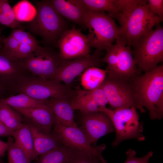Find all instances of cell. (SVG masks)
<instances>
[{
    "label": "cell",
    "instance_id": "cell-3",
    "mask_svg": "<svg viewBox=\"0 0 163 163\" xmlns=\"http://www.w3.org/2000/svg\"><path fill=\"white\" fill-rule=\"evenodd\" d=\"M84 24L88 30L87 36L90 48L101 51L106 50L123 33L113 18L104 12L85 10Z\"/></svg>",
    "mask_w": 163,
    "mask_h": 163
},
{
    "label": "cell",
    "instance_id": "cell-2",
    "mask_svg": "<svg viewBox=\"0 0 163 163\" xmlns=\"http://www.w3.org/2000/svg\"><path fill=\"white\" fill-rule=\"evenodd\" d=\"M37 14L28 25L29 30L40 37L48 45L56 43L67 29V24L64 18L57 12L50 0L36 2Z\"/></svg>",
    "mask_w": 163,
    "mask_h": 163
},
{
    "label": "cell",
    "instance_id": "cell-40",
    "mask_svg": "<svg viewBox=\"0 0 163 163\" xmlns=\"http://www.w3.org/2000/svg\"><path fill=\"white\" fill-rule=\"evenodd\" d=\"M3 28V26L2 25H0V44H2L3 40L4 38L2 37V34Z\"/></svg>",
    "mask_w": 163,
    "mask_h": 163
},
{
    "label": "cell",
    "instance_id": "cell-18",
    "mask_svg": "<svg viewBox=\"0 0 163 163\" xmlns=\"http://www.w3.org/2000/svg\"><path fill=\"white\" fill-rule=\"evenodd\" d=\"M27 123L32 133L34 150L37 157L62 145L51 133L44 132L32 123Z\"/></svg>",
    "mask_w": 163,
    "mask_h": 163
},
{
    "label": "cell",
    "instance_id": "cell-35",
    "mask_svg": "<svg viewBox=\"0 0 163 163\" xmlns=\"http://www.w3.org/2000/svg\"><path fill=\"white\" fill-rule=\"evenodd\" d=\"M153 154V152L151 151L143 157H137L136 156V152L129 149L126 153L127 158L124 163H148Z\"/></svg>",
    "mask_w": 163,
    "mask_h": 163
},
{
    "label": "cell",
    "instance_id": "cell-27",
    "mask_svg": "<svg viewBox=\"0 0 163 163\" xmlns=\"http://www.w3.org/2000/svg\"><path fill=\"white\" fill-rule=\"evenodd\" d=\"M22 118L20 114L7 104L0 101V121L14 132L21 125Z\"/></svg>",
    "mask_w": 163,
    "mask_h": 163
},
{
    "label": "cell",
    "instance_id": "cell-16",
    "mask_svg": "<svg viewBox=\"0 0 163 163\" xmlns=\"http://www.w3.org/2000/svg\"><path fill=\"white\" fill-rule=\"evenodd\" d=\"M12 108L30 121L42 131L51 133L56 120L51 110L47 104L33 108Z\"/></svg>",
    "mask_w": 163,
    "mask_h": 163
},
{
    "label": "cell",
    "instance_id": "cell-29",
    "mask_svg": "<svg viewBox=\"0 0 163 163\" xmlns=\"http://www.w3.org/2000/svg\"><path fill=\"white\" fill-rule=\"evenodd\" d=\"M72 148L62 145L40 156L36 163H67Z\"/></svg>",
    "mask_w": 163,
    "mask_h": 163
},
{
    "label": "cell",
    "instance_id": "cell-20",
    "mask_svg": "<svg viewBox=\"0 0 163 163\" xmlns=\"http://www.w3.org/2000/svg\"><path fill=\"white\" fill-rule=\"evenodd\" d=\"M106 146L100 145L91 151L72 149L67 163H107L102 155Z\"/></svg>",
    "mask_w": 163,
    "mask_h": 163
},
{
    "label": "cell",
    "instance_id": "cell-14",
    "mask_svg": "<svg viewBox=\"0 0 163 163\" xmlns=\"http://www.w3.org/2000/svg\"><path fill=\"white\" fill-rule=\"evenodd\" d=\"M115 45L117 50V60L115 69L111 74L107 75L131 81L141 74L134 61L130 47L122 35L117 37Z\"/></svg>",
    "mask_w": 163,
    "mask_h": 163
},
{
    "label": "cell",
    "instance_id": "cell-23",
    "mask_svg": "<svg viewBox=\"0 0 163 163\" xmlns=\"http://www.w3.org/2000/svg\"><path fill=\"white\" fill-rule=\"evenodd\" d=\"M107 70L99 67H93L88 68L82 73L81 84L85 91H91L99 87L106 77Z\"/></svg>",
    "mask_w": 163,
    "mask_h": 163
},
{
    "label": "cell",
    "instance_id": "cell-6",
    "mask_svg": "<svg viewBox=\"0 0 163 163\" xmlns=\"http://www.w3.org/2000/svg\"><path fill=\"white\" fill-rule=\"evenodd\" d=\"M72 91L69 85L55 80H46L29 74L20 82L15 94H25L41 101L61 97H70Z\"/></svg>",
    "mask_w": 163,
    "mask_h": 163
},
{
    "label": "cell",
    "instance_id": "cell-24",
    "mask_svg": "<svg viewBox=\"0 0 163 163\" xmlns=\"http://www.w3.org/2000/svg\"><path fill=\"white\" fill-rule=\"evenodd\" d=\"M71 106L75 110L85 113L99 111L100 107L85 90H79L75 97L71 99Z\"/></svg>",
    "mask_w": 163,
    "mask_h": 163
},
{
    "label": "cell",
    "instance_id": "cell-39",
    "mask_svg": "<svg viewBox=\"0 0 163 163\" xmlns=\"http://www.w3.org/2000/svg\"><path fill=\"white\" fill-rule=\"evenodd\" d=\"M8 145L7 142H4L0 139V152L4 155L7 150Z\"/></svg>",
    "mask_w": 163,
    "mask_h": 163
},
{
    "label": "cell",
    "instance_id": "cell-38",
    "mask_svg": "<svg viewBox=\"0 0 163 163\" xmlns=\"http://www.w3.org/2000/svg\"><path fill=\"white\" fill-rule=\"evenodd\" d=\"M12 95L9 90L0 82V98H5Z\"/></svg>",
    "mask_w": 163,
    "mask_h": 163
},
{
    "label": "cell",
    "instance_id": "cell-5",
    "mask_svg": "<svg viewBox=\"0 0 163 163\" xmlns=\"http://www.w3.org/2000/svg\"><path fill=\"white\" fill-rule=\"evenodd\" d=\"M99 111L105 113L114 126L116 136L111 144L113 147L127 139H134L139 142L145 140L142 134L143 123L139 121V115L134 107L112 109L105 107L100 108Z\"/></svg>",
    "mask_w": 163,
    "mask_h": 163
},
{
    "label": "cell",
    "instance_id": "cell-25",
    "mask_svg": "<svg viewBox=\"0 0 163 163\" xmlns=\"http://www.w3.org/2000/svg\"><path fill=\"white\" fill-rule=\"evenodd\" d=\"M0 101L13 108H30L40 107L46 104V100L34 99L23 93H19L3 98Z\"/></svg>",
    "mask_w": 163,
    "mask_h": 163
},
{
    "label": "cell",
    "instance_id": "cell-32",
    "mask_svg": "<svg viewBox=\"0 0 163 163\" xmlns=\"http://www.w3.org/2000/svg\"><path fill=\"white\" fill-rule=\"evenodd\" d=\"M7 142L8 163H30L27 155L15 143L12 136L8 137Z\"/></svg>",
    "mask_w": 163,
    "mask_h": 163
},
{
    "label": "cell",
    "instance_id": "cell-17",
    "mask_svg": "<svg viewBox=\"0 0 163 163\" xmlns=\"http://www.w3.org/2000/svg\"><path fill=\"white\" fill-rule=\"evenodd\" d=\"M47 105L53 112L56 121L66 126L76 127L74 111L69 97L51 98L46 100Z\"/></svg>",
    "mask_w": 163,
    "mask_h": 163
},
{
    "label": "cell",
    "instance_id": "cell-42",
    "mask_svg": "<svg viewBox=\"0 0 163 163\" xmlns=\"http://www.w3.org/2000/svg\"><path fill=\"white\" fill-rule=\"evenodd\" d=\"M0 163H5L2 160H0Z\"/></svg>",
    "mask_w": 163,
    "mask_h": 163
},
{
    "label": "cell",
    "instance_id": "cell-37",
    "mask_svg": "<svg viewBox=\"0 0 163 163\" xmlns=\"http://www.w3.org/2000/svg\"><path fill=\"white\" fill-rule=\"evenodd\" d=\"M14 132L7 128L0 121V137L12 136Z\"/></svg>",
    "mask_w": 163,
    "mask_h": 163
},
{
    "label": "cell",
    "instance_id": "cell-36",
    "mask_svg": "<svg viewBox=\"0 0 163 163\" xmlns=\"http://www.w3.org/2000/svg\"><path fill=\"white\" fill-rule=\"evenodd\" d=\"M147 5L150 12L163 19V0H149Z\"/></svg>",
    "mask_w": 163,
    "mask_h": 163
},
{
    "label": "cell",
    "instance_id": "cell-13",
    "mask_svg": "<svg viewBox=\"0 0 163 163\" xmlns=\"http://www.w3.org/2000/svg\"><path fill=\"white\" fill-rule=\"evenodd\" d=\"M0 44V82L14 95L20 81L29 74L21 66L18 59L5 52Z\"/></svg>",
    "mask_w": 163,
    "mask_h": 163
},
{
    "label": "cell",
    "instance_id": "cell-30",
    "mask_svg": "<svg viewBox=\"0 0 163 163\" xmlns=\"http://www.w3.org/2000/svg\"><path fill=\"white\" fill-rule=\"evenodd\" d=\"M12 9L16 19L20 22H30L34 20L37 14L35 7L26 0L19 2Z\"/></svg>",
    "mask_w": 163,
    "mask_h": 163
},
{
    "label": "cell",
    "instance_id": "cell-8",
    "mask_svg": "<svg viewBox=\"0 0 163 163\" xmlns=\"http://www.w3.org/2000/svg\"><path fill=\"white\" fill-rule=\"evenodd\" d=\"M100 86L104 90L109 104L114 109L132 107L141 113L145 110L138 103L131 81L107 74Z\"/></svg>",
    "mask_w": 163,
    "mask_h": 163
},
{
    "label": "cell",
    "instance_id": "cell-28",
    "mask_svg": "<svg viewBox=\"0 0 163 163\" xmlns=\"http://www.w3.org/2000/svg\"><path fill=\"white\" fill-rule=\"evenodd\" d=\"M140 0H114L117 8L112 15L118 21L120 27H124L128 18L138 5Z\"/></svg>",
    "mask_w": 163,
    "mask_h": 163
},
{
    "label": "cell",
    "instance_id": "cell-19",
    "mask_svg": "<svg viewBox=\"0 0 163 163\" xmlns=\"http://www.w3.org/2000/svg\"><path fill=\"white\" fill-rule=\"evenodd\" d=\"M59 14L65 18L85 28L84 17L85 10L72 0H50Z\"/></svg>",
    "mask_w": 163,
    "mask_h": 163
},
{
    "label": "cell",
    "instance_id": "cell-22",
    "mask_svg": "<svg viewBox=\"0 0 163 163\" xmlns=\"http://www.w3.org/2000/svg\"><path fill=\"white\" fill-rule=\"evenodd\" d=\"M11 35L19 43V48L16 55L18 58H24L36 51L39 46V42L30 33L24 30L14 29Z\"/></svg>",
    "mask_w": 163,
    "mask_h": 163
},
{
    "label": "cell",
    "instance_id": "cell-15",
    "mask_svg": "<svg viewBox=\"0 0 163 163\" xmlns=\"http://www.w3.org/2000/svg\"><path fill=\"white\" fill-rule=\"evenodd\" d=\"M51 133L62 145L73 149L91 151L95 147L91 145L83 131L78 126H66L56 121Z\"/></svg>",
    "mask_w": 163,
    "mask_h": 163
},
{
    "label": "cell",
    "instance_id": "cell-41",
    "mask_svg": "<svg viewBox=\"0 0 163 163\" xmlns=\"http://www.w3.org/2000/svg\"><path fill=\"white\" fill-rule=\"evenodd\" d=\"M4 155L2 153L0 152V158L3 155Z\"/></svg>",
    "mask_w": 163,
    "mask_h": 163
},
{
    "label": "cell",
    "instance_id": "cell-31",
    "mask_svg": "<svg viewBox=\"0 0 163 163\" xmlns=\"http://www.w3.org/2000/svg\"><path fill=\"white\" fill-rule=\"evenodd\" d=\"M0 24L14 29H24L16 19L12 8L7 0H0Z\"/></svg>",
    "mask_w": 163,
    "mask_h": 163
},
{
    "label": "cell",
    "instance_id": "cell-34",
    "mask_svg": "<svg viewBox=\"0 0 163 163\" xmlns=\"http://www.w3.org/2000/svg\"><path fill=\"white\" fill-rule=\"evenodd\" d=\"M2 44V48L5 52L16 57L19 43L15 38L10 34L7 37L3 38Z\"/></svg>",
    "mask_w": 163,
    "mask_h": 163
},
{
    "label": "cell",
    "instance_id": "cell-7",
    "mask_svg": "<svg viewBox=\"0 0 163 163\" xmlns=\"http://www.w3.org/2000/svg\"><path fill=\"white\" fill-rule=\"evenodd\" d=\"M18 59L22 68L29 74L48 80L53 79L62 61L59 53L52 47L40 45L34 52Z\"/></svg>",
    "mask_w": 163,
    "mask_h": 163
},
{
    "label": "cell",
    "instance_id": "cell-33",
    "mask_svg": "<svg viewBox=\"0 0 163 163\" xmlns=\"http://www.w3.org/2000/svg\"><path fill=\"white\" fill-rule=\"evenodd\" d=\"M90 97L96 103L100 108L104 107L108 104L105 94L100 86L91 91H86Z\"/></svg>",
    "mask_w": 163,
    "mask_h": 163
},
{
    "label": "cell",
    "instance_id": "cell-11",
    "mask_svg": "<svg viewBox=\"0 0 163 163\" xmlns=\"http://www.w3.org/2000/svg\"><path fill=\"white\" fill-rule=\"evenodd\" d=\"M102 51L97 49L84 57L62 61L58 67L53 79L69 85L74 79L88 68L99 67L103 63Z\"/></svg>",
    "mask_w": 163,
    "mask_h": 163
},
{
    "label": "cell",
    "instance_id": "cell-12",
    "mask_svg": "<svg viewBox=\"0 0 163 163\" xmlns=\"http://www.w3.org/2000/svg\"><path fill=\"white\" fill-rule=\"evenodd\" d=\"M79 127L83 131L91 144L108 134L115 132L111 120L102 111L81 113Z\"/></svg>",
    "mask_w": 163,
    "mask_h": 163
},
{
    "label": "cell",
    "instance_id": "cell-1",
    "mask_svg": "<svg viewBox=\"0 0 163 163\" xmlns=\"http://www.w3.org/2000/svg\"><path fill=\"white\" fill-rule=\"evenodd\" d=\"M137 101L149 111L150 118L160 120L163 117V65L131 81Z\"/></svg>",
    "mask_w": 163,
    "mask_h": 163
},
{
    "label": "cell",
    "instance_id": "cell-21",
    "mask_svg": "<svg viewBox=\"0 0 163 163\" xmlns=\"http://www.w3.org/2000/svg\"><path fill=\"white\" fill-rule=\"evenodd\" d=\"M12 137L15 143L24 152L30 162L37 158L32 133L27 123H23L14 132Z\"/></svg>",
    "mask_w": 163,
    "mask_h": 163
},
{
    "label": "cell",
    "instance_id": "cell-10",
    "mask_svg": "<svg viewBox=\"0 0 163 163\" xmlns=\"http://www.w3.org/2000/svg\"><path fill=\"white\" fill-rule=\"evenodd\" d=\"M56 44L62 61L89 56L90 49L87 36L75 27L68 29L57 41Z\"/></svg>",
    "mask_w": 163,
    "mask_h": 163
},
{
    "label": "cell",
    "instance_id": "cell-4",
    "mask_svg": "<svg viewBox=\"0 0 163 163\" xmlns=\"http://www.w3.org/2000/svg\"><path fill=\"white\" fill-rule=\"evenodd\" d=\"M136 66L145 73L156 69L163 61V28L159 24L155 29L137 39L132 44Z\"/></svg>",
    "mask_w": 163,
    "mask_h": 163
},
{
    "label": "cell",
    "instance_id": "cell-26",
    "mask_svg": "<svg viewBox=\"0 0 163 163\" xmlns=\"http://www.w3.org/2000/svg\"><path fill=\"white\" fill-rule=\"evenodd\" d=\"M85 10L95 12H107L112 17L117 6L114 0H72Z\"/></svg>",
    "mask_w": 163,
    "mask_h": 163
},
{
    "label": "cell",
    "instance_id": "cell-9",
    "mask_svg": "<svg viewBox=\"0 0 163 163\" xmlns=\"http://www.w3.org/2000/svg\"><path fill=\"white\" fill-rule=\"evenodd\" d=\"M148 0H140L123 29V35L126 41L127 45L130 47L137 39L152 30L155 25L163 21L152 14L148 5Z\"/></svg>",
    "mask_w": 163,
    "mask_h": 163
}]
</instances>
